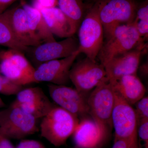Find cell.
<instances>
[{
  "mask_svg": "<svg viewBox=\"0 0 148 148\" xmlns=\"http://www.w3.org/2000/svg\"><path fill=\"white\" fill-rule=\"evenodd\" d=\"M35 70L23 52L11 49L0 51V73L15 84L23 86L35 83Z\"/></svg>",
  "mask_w": 148,
  "mask_h": 148,
  "instance_id": "8",
  "label": "cell"
},
{
  "mask_svg": "<svg viewBox=\"0 0 148 148\" xmlns=\"http://www.w3.org/2000/svg\"><path fill=\"white\" fill-rule=\"evenodd\" d=\"M20 5L26 12L29 28L35 38L41 43L55 41L39 10L24 0H21Z\"/></svg>",
  "mask_w": 148,
  "mask_h": 148,
  "instance_id": "19",
  "label": "cell"
},
{
  "mask_svg": "<svg viewBox=\"0 0 148 148\" xmlns=\"http://www.w3.org/2000/svg\"><path fill=\"white\" fill-rule=\"evenodd\" d=\"M78 47V40L73 36L60 41L42 43L29 47L26 52L29 53L36 69L46 62L70 56L77 51Z\"/></svg>",
  "mask_w": 148,
  "mask_h": 148,
  "instance_id": "10",
  "label": "cell"
},
{
  "mask_svg": "<svg viewBox=\"0 0 148 148\" xmlns=\"http://www.w3.org/2000/svg\"><path fill=\"white\" fill-rule=\"evenodd\" d=\"M36 119L11 104L0 111V131L10 140H23L38 131Z\"/></svg>",
  "mask_w": 148,
  "mask_h": 148,
  "instance_id": "6",
  "label": "cell"
},
{
  "mask_svg": "<svg viewBox=\"0 0 148 148\" xmlns=\"http://www.w3.org/2000/svg\"><path fill=\"white\" fill-rule=\"evenodd\" d=\"M0 148H15L10 140L0 131Z\"/></svg>",
  "mask_w": 148,
  "mask_h": 148,
  "instance_id": "28",
  "label": "cell"
},
{
  "mask_svg": "<svg viewBox=\"0 0 148 148\" xmlns=\"http://www.w3.org/2000/svg\"><path fill=\"white\" fill-rule=\"evenodd\" d=\"M79 121L76 116L54 105L42 119L41 136L55 147H61L73 135Z\"/></svg>",
  "mask_w": 148,
  "mask_h": 148,
  "instance_id": "1",
  "label": "cell"
},
{
  "mask_svg": "<svg viewBox=\"0 0 148 148\" xmlns=\"http://www.w3.org/2000/svg\"><path fill=\"white\" fill-rule=\"evenodd\" d=\"M111 83L115 92L131 106L145 95L146 88L137 75L124 76Z\"/></svg>",
  "mask_w": 148,
  "mask_h": 148,
  "instance_id": "17",
  "label": "cell"
},
{
  "mask_svg": "<svg viewBox=\"0 0 148 148\" xmlns=\"http://www.w3.org/2000/svg\"><path fill=\"white\" fill-rule=\"evenodd\" d=\"M15 148H46L45 146L37 140H22Z\"/></svg>",
  "mask_w": 148,
  "mask_h": 148,
  "instance_id": "25",
  "label": "cell"
},
{
  "mask_svg": "<svg viewBox=\"0 0 148 148\" xmlns=\"http://www.w3.org/2000/svg\"><path fill=\"white\" fill-rule=\"evenodd\" d=\"M17 0H0V14L8 9L12 4Z\"/></svg>",
  "mask_w": 148,
  "mask_h": 148,
  "instance_id": "29",
  "label": "cell"
},
{
  "mask_svg": "<svg viewBox=\"0 0 148 148\" xmlns=\"http://www.w3.org/2000/svg\"><path fill=\"white\" fill-rule=\"evenodd\" d=\"M69 77L75 88L85 95L108 79L104 66L86 57L75 62L70 70Z\"/></svg>",
  "mask_w": 148,
  "mask_h": 148,
  "instance_id": "9",
  "label": "cell"
},
{
  "mask_svg": "<svg viewBox=\"0 0 148 148\" xmlns=\"http://www.w3.org/2000/svg\"><path fill=\"white\" fill-rule=\"evenodd\" d=\"M78 51L66 58L47 61L35 69L34 79L35 83L47 82L58 85H67L71 82L70 72L77 56Z\"/></svg>",
  "mask_w": 148,
  "mask_h": 148,
  "instance_id": "12",
  "label": "cell"
},
{
  "mask_svg": "<svg viewBox=\"0 0 148 148\" xmlns=\"http://www.w3.org/2000/svg\"><path fill=\"white\" fill-rule=\"evenodd\" d=\"M8 20L14 36L21 45L29 47L41 44L32 34L26 12L20 5L8 9Z\"/></svg>",
  "mask_w": 148,
  "mask_h": 148,
  "instance_id": "16",
  "label": "cell"
},
{
  "mask_svg": "<svg viewBox=\"0 0 148 148\" xmlns=\"http://www.w3.org/2000/svg\"><path fill=\"white\" fill-rule=\"evenodd\" d=\"M144 43L132 50L122 53L111 59L104 66L107 78L110 83H113L122 77L137 75L140 66V58L147 49Z\"/></svg>",
  "mask_w": 148,
  "mask_h": 148,
  "instance_id": "14",
  "label": "cell"
},
{
  "mask_svg": "<svg viewBox=\"0 0 148 148\" xmlns=\"http://www.w3.org/2000/svg\"><path fill=\"white\" fill-rule=\"evenodd\" d=\"M110 130L94 120L89 115L79 119L73 133L75 148H101L107 143Z\"/></svg>",
  "mask_w": 148,
  "mask_h": 148,
  "instance_id": "11",
  "label": "cell"
},
{
  "mask_svg": "<svg viewBox=\"0 0 148 148\" xmlns=\"http://www.w3.org/2000/svg\"><path fill=\"white\" fill-rule=\"evenodd\" d=\"M138 135L139 148H148V120L138 125Z\"/></svg>",
  "mask_w": 148,
  "mask_h": 148,
  "instance_id": "24",
  "label": "cell"
},
{
  "mask_svg": "<svg viewBox=\"0 0 148 148\" xmlns=\"http://www.w3.org/2000/svg\"><path fill=\"white\" fill-rule=\"evenodd\" d=\"M112 148H129L128 144L123 140H117L114 141L113 145Z\"/></svg>",
  "mask_w": 148,
  "mask_h": 148,
  "instance_id": "30",
  "label": "cell"
},
{
  "mask_svg": "<svg viewBox=\"0 0 148 148\" xmlns=\"http://www.w3.org/2000/svg\"><path fill=\"white\" fill-rule=\"evenodd\" d=\"M112 114V124L114 130V140L126 141L129 148H139L138 123L135 110L116 92Z\"/></svg>",
  "mask_w": 148,
  "mask_h": 148,
  "instance_id": "5",
  "label": "cell"
},
{
  "mask_svg": "<svg viewBox=\"0 0 148 148\" xmlns=\"http://www.w3.org/2000/svg\"><path fill=\"white\" fill-rule=\"evenodd\" d=\"M12 103L37 119L44 116L54 106L38 87L22 88Z\"/></svg>",
  "mask_w": 148,
  "mask_h": 148,
  "instance_id": "15",
  "label": "cell"
},
{
  "mask_svg": "<svg viewBox=\"0 0 148 148\" xmlns=\"http://www.w3.org/2000/svg\"><path fill=\"white\" fill-rule=\"evenodd\" d=\"M77 31L78 51L92 61H96L104 42V33L94 5L85 15Z\"/></svg>",
  "mask_w": 148,
  "mask_h": 148,
  "instance_id": "4",
  "label": "cell"
},
{
  "mask_svg": "<svg viewBox=\"0 0 148 148\" xmlns=\"http://www.w3.org/2000/svg\"><path fill=\"white\" fill-rule=\"evenodd\" d=\"M104 39L98 56L103 66L114 57L145 43L133 23L117 26Z\"/></svg>",
  "mask_w": 148,
  "mask_h": 148,
  "instance_id": "2",
  "label": "cell"
},
{
  "mask_svg": "<svg viewBox=\"0 0 148 148\" xmlns=\"http://www.w3.org/2000/svg\"><path fill=\"white\" fill-rule=\"evenodd\" d=\"M0 45L26 52L28 48L21 45L14 36L8 20V9L0 14Z\"/></svg>",
  "mask_w": 148,
  "mask_h": 148,
  "instance_id": "21",
  "label": "cell"
},
{
  "mask_svg": "<svg viewBox=\"0 0 148 148\" xmlns=\"http://www.w3.org/2000/svg\"><path fill=\"white\" fill-rule=\"evenodd\" d=\"M94 5L103 26L104 38L117 26L133 23L138 7L134 0H97Z\"/></svg>",
  "mask_w": 148,
  "mask_h": 148,
  "instance_id": "3",
  "label": "cell"
},
{
  "mask_svg": "<svg viewBox=\"0 0 148 148\" xmlns=\"http://www.w3.org/2000/svg\"><path fill=\"white\" fill-rule=\"evenodd\" d=\"M148 63H145L141 65V66H139L138 68V70H140V74H141L143 76L147 77L148 76Z\"/></svg>",
  "mask_w": 148,
  "mask_h": 148,
  "instance_id": "31",
  "label": "cell"
},
{
  "mask_svg": "<svg viewBox=\"0 0 148 148\" xmlns=\"http://www.w3.org/2000/svg\"><path fill=\"white\" fill-rule=\"evenodd\" d=\"M148 20V5L147 1L138 7L134 20Z\"/></svg>",
  "mask_w": 148,
  "mask_h": 148,
  "instance_id": "26",
  "label": "cell"
},
{
  "mask_svg": "<svg viewBox=\"0 0 148 148\" xmlns=\"http://www.w3.org/2000/svg\"><path fill=\"white\" fill-rule=\"evenodd\" d=\"M35 7L41 12L49 29L53 36L66 38L75 34L71 22L58 7L49 8Z\"/></svg>",
  "mask_w": 148,
  "mask_h": 148,
  "instance_id": "18",
  "label": "cell"
},
{
  "mask_svg": "<svg viewBox=\"0 0 148 148\" xmlns=\"http://www.w3.org/2000/svg\"><path fill=\"white\" fill-rule=\"evenodd\" d=\"M71 24L76 33L85 16L82 0H58L57 6Z\"/></svg>",
  "mask_w": 148,
  "mask_h": 148,
  "instance_id": "20",
  "label": "cell"
},
{
  "mask_svg": "<svg viewBox=\"0 0 148 148\" xmlns=\"http://www.w3.org/2000/svg\"><path fill=\"white\" fill-rule=\"evenodd\" d=\"M23 86L12 82L0 73V93L5 95H16Z\"/></svg>",
  "mask_w": 148,
  "mask_h": 148,
  "instance_id": "22",
  "label": "cell"
},
{
  "mask_svg": "<svg viewBox=\"0 0 148 148\" xmlns=\"http://www.w3.org/2000/svg\"><path fill=\"white\" fill-rule=\"evenodd\" d=\"M114 103L113 88L108 80H106L88 96L89 115L96 122L110 130L113 128L112 117Z\"/></svg>",
  "mask_w": 148,
  "mask_h": 148,
  "instance_id": "7",
  "label": "cell"
},
{
  "mask_svg": "<svg viewBox=\"0 0 148 148\" xmlns=\"http://www.w3.org/2000/svg\"><path fill=\"white\" fill-rule=\"evenodd\" d=\"M82 1H87V0H82Z\"/></svg>",
  "mask_w": 148,
  "mask_h": 148,
  "instance_id": "33",
  "label": "cell"
},
{
  "mask_svg": "<svg viewBox=\"0 0 148 148\" xmlns=\"http://www.w3.org/2000/svg\"><path fill=\"white\" fill-rule=\"evenodd\" d=\"M49 93L58 106L79 118L89 115L87 97L75 88L67 85H48Z\"/></svg>",
  "mask_w": 148,
  "mask_h": 148,
  "instance_id": "13",
  "label": "cell"
},
{
  "mask_svg": "<svg viewBox=\"0 0 148 148\" xmlns=\"http://www.w3.org/2000/svg\"></svg>",
  "mask_w": 148,
  "mask_h": 148,
  "instance_id": "35",
  "label": "cell"
},
{
  "mask_svg": "<svg viewBox=\"0 0 148 148\" xmlns=\"http://www.w3.org/2000/svg\"><path fill=\"white\" fill-rule=\"evenodd\" d=\"M75 148V147H73V148Z\"/></svg>",
  "mask_w": 148,
  "mask_h": 148,
  "instance_id": "34",
  "label": "cell"
},
{
  "mask_svg": "<svg viewBox=\"0 0 148 148\" xmlns=\"http://www.w3.org/2000/svg\"><path fill=\"white\" fill-rule=\"evenodd\" d=\"M134 109L138 125L141 122L148 120V97L144 96L135 104Z\"/></svg>",
  "mask_w": 148,
  "mask_h": 148,
  "instance_id": "23",
  "label": "cell"
},
{
  "mask_svg": "<svg viewBox=\"0 0 148 148\" xmlns=\"http://www.w3.org/2000/svg\"><path fill=\"white\" fill-rule=\"evenodd\" d=\"M57 2L58 0H35L34 6L49 8L57 7Z\"/></svg>",
  "mask_w": 148,
  "mask_h": 148,
  "instance_id": "27",
  "label": "cell"
},
{
  "mask_svg": "<svg viewBox=\"0 0 148 148\" xmlns=\"http://www.w3.org/2000/svg\"><path fill=\"white\" fill-rule=\"evenodd\" d=\"M5 103L3 101L2 98L0 97V108H3V107H5Z\"/></svg>",
  "mask_w": 148,
  "mask_h": 148,
  "instance_id": "32",
  "label": "cell"
}]
</instances>
